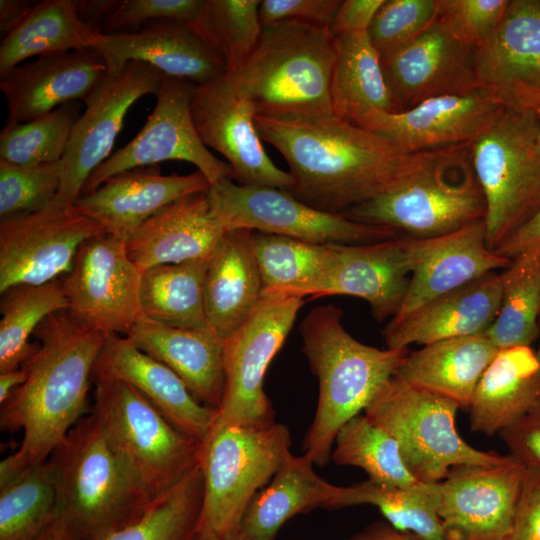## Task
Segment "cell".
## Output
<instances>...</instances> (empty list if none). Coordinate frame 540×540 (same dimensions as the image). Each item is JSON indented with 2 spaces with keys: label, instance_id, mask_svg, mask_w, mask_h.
<instances>
[{
  "label": "cell",
  "instance_id": "1",
  "mask_svg": "<svg viewBox=\"0 0 540 540\" xmlns=\"http://www.w3.org/2000/svg\"><path fill=\"white\" fill-rule=\"evenodd\" d=\"M262 140L286 160L285 190L323 212L343 214L390 189L411 155L384 136L334 114L256 115Z\"/></svg>",
  "mask_w": 540,
  "mask_h": 540
},
{
  "label": "cell",
  "instance_id": "2",
  "mask_svg": "<svg viewBox=\"0 0 540 540\" xmlns=\"http://www.w3.org/2000/svg\"><path fill=\"white\" fill-rule=\"evenodd\" d=\"M106 335L69 309L49 315L36 328L38 346L21 366L27 378L0 408L1 430L23 431L19 448L0 463V483L45 462L91 413L92 372Z\"/></svg>",
  "mask_w": 540,
  "mask_h": 540
},
{
  "label": "cell",
  "instance_id": "3",
  "mask_svg": "<svg viewBox=\"0 0 540 540\" xmlns=\"http://www.w3.org/2000/svg\"><path fill=\"white\" fill-rule=\"evenodd\" d=\"M57 517L77 540H102L140 518L156 498L91 411L47 459Z\"/></svg>",
  "mask_w": 540,
  "mask_h": 540
},
{
  "label": "cell",
  "instance_id": "4",
  "mask_svg": "<svg viewBox=\"0 0 540 540\" xmlns=\"http://www.w3.org/2000/svg\"><path fill=\"white\" fill-rule=\"evenodd\" d=\"M342 315L335 305L317 306L299 327L302 352L319 382L316 412L303 444L318 466L329 462L339 429L366 409L409 353L408 348L380 349L358 341L345 329Z\"/></svg>",
  "mask_w": 540,
  "mask_h": 540
},
{
  "label": "cell",
  "instance_id": "5",
  "mask_svg": "<svg viewBox=\"0 0 540 540\" xmlns=\"http://www.w3.org/2000/svg\"><path fill=\"white\" fill-rule=\"evenodd\" d=\"M485 211L469 143L412 153L395 185L343 215L405 236L430 238L484 220Z\"/></svg>",
  "mask_w": 540,
  "mask_h": 540
},
{
  "label": "cell",
  "instance_id": "6",
  "mask_svg": "<svg viewBox=\"0 0 540 540\" xmlns=\"http://www.w3.org/2000/svg\"><path fill=\"white\" fill-rule=\"evenodd\" d=\"M335 37L328 26L286 20L263 27L245 63L226 74L256 115L333 114Z\"/></svg>",
  "mask_w": 540,
  "mask_h": 540
},
{
  "label": "cell",
  "instance_id": "7",
  "mask_svg": "<svg viewBox=\"0 0 540 540\" xmlns=\"http://www.w3.org/2000/svg\"><path fill=\"white\" fill-rule=\"evenodd\" d=\"M286 425L244 426L216 419L201 442L199 465L204 493L198 531L239 528L253 497L292 454Z\"/></svg>",
  "mask_w": 540,
  "mask_h": 540
},
{
  "label": "cell",
  "instance_id": "8",
  "mask_svg": "<svg viewBox=\"0 0 540 540\" xmlns=\"http://www.w3.org/2000/svg\"><path fill=\"white\" fill-rule=\"evenodd\" d=\"M539 117L509 105L471 143L473 169L482 189L486 243L495 251L540 208Z\"/></svg>",
  "mask_w": 540,
  "mask_h": 540
},
{
  "label": "cell",
  "instance_id": "9",
  "mask_svg": "<svg viewBox=\"0 0 540 540\" xmlns=\"http://www.w3.org/2000/svg\"><path fill=\"white\" fill-rule=\"evenodd\" d=\"M459 409L453 400L393 375L364 414L397 441L407 468L419 482L435 484L455 466L497 465L509 458L469 445L456 428Z\"/></svg>",
  "mask_w": 540,
  "mask_h": 540
},
{
  "label": "cell",
  "instance_id": "10",
  "mask_svg": "<svg viewBox=\"0 0 540 540\" xmlns=\"http://www.w3.org/2000/svg\"><path fill=\"white\" fill-rule=\"evenodd\" d=\"M92 412L115 449L157 497L199 464L201 442L177 430L137 389L97 380Z\"/></svg>",
  "mask_w": 540,
  "mask_h": 540
},
{
  "label": "cell",
  "instance_id": "11",
  "mask_svg": "<svg viewBox=\"0 0 540 540\" xmlns=\"http://www.w3.org/2000/svg\"><path fill=\"white\" fill-rule=\"evenodd\" d=\"M303 304L300 296L265 291L246 321L223 340L225 385L218 421L244 426L275 422L264 376Z\"/></svg>",
  "mask_w": 540,
  "mask_h": 540
},
{
  "label": "cell",
  "instance_id": "12",
  "mask_svg": "<svg viewBox=\"0 0 540 540\" xmlns=\"http://www.w3.org/2000/svg\"><path fill=\"white\" fill-rule=\"evenodd\" d=\"M212 211L225 231L247 229L316 244H365L401 235L315 209L280 188L248 186L225 179L208 192Z\"/></svg>",
  "mask_w": 540,
  "mask_h": 540
},
{
  "label": "cell",
  "instance_id": "13",
  "mask_svg": "<svg viewBox=\"0 0 540 540\" xmlns=\"http://www.w3.org/2000/svg\"><path fill=\"white\" fill-rule=\"evenodd\" d=\"M195 87L189 80L166 76L142 129L89 176L81 195L91 193L116 174L167 160L193 164L210 185L233 180L229 164L213 156L196 131L191 113Z\"/></svg>",
  "mask_w": 540,
  "mask_h": 540
},
{
  "label": "cell",
  "instance_id": "14",
  "mask_svg": "<svg viewBox=\"0 0 540 540\" xmlns=\"http://www.w3.org/2000/svg\"><path fill=\"white\" fill-rule=\"evenodd\" d=\"M106 233L74 204L55 197L45 209L0 221V293L66 275L79 247Z\"/></svg>",
  "mask_w": 540,
  "mask_h": 540
},
{
  "label": "cell",
  "instance_id": "15",
  "mask_svg": "<svg viewBox=\"0 0 540 540\" xmlns=\"http://www.w3.org/2000/svg\"><path fill=\"white\" fill-rule=\"evenodd\" d=\"M141 278L126 242L103 233L82 243L61 280L76 318L105 334L126 336L143 317Z\"/></svg>",
  "mask_w": 540,
  "mask_h": 540
},
{
  "label": "cell",
  "instance_id": "16",
  "mask_svg": "<svg viewBox=\"0 0 540 540\" xmlns=\"http://www.w3.org/2000/svg\"><path fill=\"white\" fill-rule=\"evenodd\" d=\"M166 75L157 68L130 61L108 73L85 100L61 160V185L56 197L75 202L89 176L110 155L130 107L141 97L156 95Z\"/></svg>",
  "mask_w": 540,
  "mask_h": 540
},
{
  "label": "cell",
  "instance_id": "17",
  "mask_svg": "<svg viewBox=\"0 0 540 540\" xmlns=\"http://www.w3.org/2000/svg\"><path fill=\"white\" fill-rule=\"evenodd\" d=\"M526 467L509 455L497 465H459L438 483L445 540H508Z\"/></svg>",
  "mask_w": 540,
  "mask_h": 540
},
{
  "label": "cell",
  "instance_id": "18",
  "mask_svg": "<svg viewBox=\"0 0 540 540\" xmlns=\"http://www.w3.org/2000/svg\"><path fill=\"white\" fill-rule=\"evenodd\" d=\"M507 106L496 92L477 86L423 100L395 113L376 112L360 126L376 132L406 153L469 144Z\"/></svg>",
  "mask_w": 540,
  "mask_h": 540
},
{
  "label": "cell",
  "instance_id": "19",
  "mask_svg": "<svg viewBox=\"0 0 540 540\" xmlns=\"http://www.w3.org/2000/svg\"><path fill=\"white\" fill-rule=\"evenodd\" d=\"M191 113L202 142L227 159L238 184L290 187V174L278 168L263 148L254 107L234 91L225 75L196 85Z\"/></svg>",
  "mask_w": 540,
  "mask_h": 540
},
{
  "label": "cell",
  "instance_id": "20",
  "mask_svg": "<svg viewBox=\"0 0 540 540\" xmlns=\"http://www.w3.org/2000/svg\"><path fill=\"white\" fill-rule=\"evenodd\" d=\"M404 237L410 280L403 302L391 319H400L429 300L458 289L512 260L488 248L484 221L430 237Z\"/></svg>",
  "mask_w": 540,
  "mask_h": 540
},
{
  "label": "cell",
  "instance_id": "21",
  "mask_svg": "<svg viewBox=\"0 0 540 540\" xmlns=\"http://www.w3.org/2000/svg\"><path fill=\"white\" fill-rule=\"evenodd\" d=\"M475 49L455 39L438 16L413 41L380 56L385 80L400 111L431 97L479 86Z\"/></svg>",
  "mask_w": 540,
  "mask_h": 540
},
{
  "label": "cell",
  "instance_id": "22",
  "mask_svg": "<svg viewBox=\"0 0 540 540\" xmlns=\"http://www.w3.org/2000/svg\"><path fill=\"white\" fill-rule=\"evenodd\" d=\"M97 380H119L133 386L177 430L200 442L218 416V410L198 401L169 367L124 335H106L92 372V383Z\"/></svg>",
  "mask_w": 540,
  "mask_h": 540
},
{
  "label": "cell",
  "instance_id": "23",
  "mask_svg": "<svg viewBox=\"0 0 540 540\" xmlns=\"http://www.w3.org/2000/svg\"><path fill=\"white\" fill-rule=\"evenodd\" d=\"M108 74L95 49L37 57L0 76L7 123H25L73 101H83Z\"/></svg>",
  "mask_w": 540,
  "mask_h": 540
},
{
  "label": "cell",
  "instance_id": "24",
  "mask_svg": "<svg viewBox=\"0 0 540 540\" xmlns=\"http://www.w3.org/2000/svg\"><path fill=\"white\" fill-rule=\"evenodd\" d=\"M410 268L404 237L365 244H334L325 276L307 296L348 295L365 300L377 321L392 318L408 289Z\"/></svg>",
  "mask_w": 540,
  "mask_h": 540
},
{
  "label": "cell",
  "instance_id": "25",
  "mask_svg": "<svg viewBox=\"0 0 540 540\" xmlns=\"http://www.w3.org/2000/svg\"><path fill=\"white\" fill-rule=\"evenodd\" d=\"M208 179L196 171L188 175H162L158 165L116 174L74 202L107 234L127 242L150 217L184 196L208 192Z\"/></svg>",
  "mask_w": 540,
  "mask_h": 540
},
{
  "label": "cell",
  "instance_id": "26",
  "mask_svg": "<svg viewBox=\"0 0 540 540\" xmlns=\"http://www.w3.org/2000/svg\"><path fill=\"white\" fill-rule=\"evenodd\" d=\"M95 50L103 57L108 73L130 61L147 63L168 77L196 85L227 73L225 60L214 46L187 26L172 21H151L133 33L104 34Z\"/></svg>",
  "mask_w": 540,
  "mask_h": 540
},
{
  "label": "cell",
  "instance_id": "27",
  "mask_svg": "<svg viewBox=\"0 0 540 540\" xmlns=\"http://www.w3.org/2000/svg\"><path fill=\"white\" fill-rule=\"evenodd\" d=\"M479 86L509 105L540 91V0H509L495 32L475 49Z\"/></svg>",
  "mask_w": 540,
  "mask_h": 540
},
{
  "label": "cell",
  "instance_id": "28",
  "mask_svg": "<svg viewBox=\"0 0 540 540\" xmlns=\"http://www.w3.org/2000/svg\"><path fill=\"white\" fill-rule=\"evenodd\" d=\"M501 296L500 274L489 273L429 300L400 319H390L384 331L386 346L403 349L484 334L497 316Z\"/></svg>",
  "mask_w": 540,
  "mask_h": 540
},
{
  "label": "cell",
  "instance_id": "29",
  "mask_svg": "<svg viewBox=\"0 0 540 540\" xmlns=\"http://www.w3.org/2000/svg\"><path fill=\"white\" fill-rule=\"evenodd\" d=\"M208 192L171 202L127 240L128 255L141 271L211 256L226 231L212 211Z\"/></svg>",
  "mask_w": 540,
  "mask_h": 540
},
{
  "label": "cell",
  "instance_id": "30",
  "mask_svg": "<svg viewBox=\"0 0 540 540\" xmlns=\"http://www.w3.org/2000/svg\"><path fill=\"white\" fill-rule=\"evenodd\" d=\"M126 336L177 374L198 401L219 408L225 385L223 339L211 328L171 327L143 316Z\"/></svg>",
  "mask_w": 540,
  "mask_h": 540
},
{
  "label": "cell",
  "instance_id": "31",
  "mask_svg": "<svg viewBox=\"0 0 540 540\" xmlns=\"http://www.w3.org/2000/svg\"><path fill=\"white\" fill-rule=\"evenodd\" d=\"M251 234L247 229L226 231L208 261L204 308L210 328L223 340L246 321L263 296Z\"/></svg>",
  "mask_w": 540,
  "mask_h": 540
},
{
  "label": "cell",
  "instance_id": "32",
  "mask_svg": "<svg viewBox=\"0 0 540 540\" xmlns=\"http://www.w3.org/2000/svg\"><path fill=\"white\" fill-rule=\"evenodd\" d=\"M540 398V361L531 346L498 350L469 405L473 432L494 435L524 416Z\"/></svg>",
  "mask_w": 540,
  "mask_h": 540
},
{
  "label": "cell",
  "instance_id": "33",
  "mask_svg": "<svg viewBox=\"0 0 540 540\" xmlns=\"http://www.w3.org/2000/svg\"><path fill=\"white\" fill-rule=\"evenodd\" d=\"M497 352L486 333L444 339L409 351L394 376L467 409Z\"/></svg>",
  "mask_w": 540,
  "mask_h": 540
},
{
  "label": "cell",
  "instance_id": "34",
  "mask_svg": "<svg viewBox=\"0 0 540 540\" xmlns=\"http://www.w3.org/2000/svg\"><path fill=\"white\" fill-rule=\"evenodd\" d=\"M335 37V62L330 80L332 113L361 125L376 112L400 109L387 85L378 51L367 32Z\"/></svg>",
  "mask_w": 540,
  "mask_h": 540
},
{
  "label": "cell",
  "instance_id": "35",
  "mask_svg": "<svg viewBox=\"0 0 540 540\" xmlns=\"http://www.w3.org/2000/svg\"><path fill=\"white\" fill-rule=\"evenodd\" d=\"M310 456L291 454L271 481L251 500L239 529L248 540H275L293 516L324 507L332 498V485L314 471Z\"/></svg>",
  "mask_w": 540,
  "mask_h": 540
},
{
  "label": "cell",
  "instance_id": "36",
  "mask_svg": "<svg viewBox=\"0 0 540 540\" xmlns=\"http://www.w3.org/2000/svg\"><path fill=\"white\" fill-rule=\"evenodd\" d=\"M104 34L80 20L73 0L34 4L25 21L4 36L0 45V76L32 57L95 49Z\"/></svg>",
  "mask_w": 540,
  "mask_h": 540
},
{
  "label": "cell",
  "instance_id": "37",
  "mask_svg": "<svg viewBox=\"0 0 540 540\" xmlns=\"http://www.w3.org/2000/svg\"><path fill=\"white\" fill-rule=\"evenodd\" d=\"M209 258L156 265L142 271L143 316L171 327L210 328L204 308V279Z\"/></svg>",
  "mask_w": 540,
  "mask_h": 540
},
{
  "label": "cell",
  "instance_id": "38",
  "mask_svg": "<svg viewBox=\"0 0 540 540\" xmlns=\"http://www.w3.org/2000/svg\"><path fill=\"white\" fill-rule=\"evenodd\" d=\"M438 504V483L406 489L368 479L351 486H336L325 508L372 505L398 530L424 540H445Z\"/></svg>",
  "mask_w": 540,
  "mask_h": 540
},
{
  "label": "cell",
  "instance_id": "39",
  "mask_svg": "<svg viewBox=\"0 0 540 540\" xmlns=\"http://www.w3.org/2000/svg\"><path fill=\"white\" fill-rule=\"evenodd\" d=\"M251 243L264 292L304 298L325 276L334 257V244L310 243L272 233L252 231Z\"/></svg>",
  "mask_w": 540,
  "mask_h": 540
},
{
  "label": "cell",
  "instance_id": "40",
  "mask_svg": "<svg viewBox=\"0 0 540 540\" xmlns=\"http://www.w3.org/2000/svg\"><path fill=\"white\" fill-rule=\"evenodd\" d=\"M69 304L61 278L42 285H16L1 293L0 373L21 368L36 350L30 342L39 324Z\"/></svg>",
  "mask_w": 540,
  "mask_h": 540
},
{
  "label": "cell",
  "instance_id": "41",
  "mask_svg": "<svg viewBox=\"0 0 540 540\" xmlns=\"http://www.w3.org/2000/svg\"><path fill=\"white\" fill-rule=\"evenodd\" d=\"M501 304L486 335L498 350L539 338L540 256H520L500 273Z\"/></svg>",
  "mask_w": 540,
  "mask_h": 540
},
{
  "label": "cell",
  "instance_id": "42",
  "mask_svg": "<svg viewBox=\"0 0 540 540\" xmlns=\"http://www.w3.org/2000/svg\"><path fill=\"white\" fill-rule=\"evenodd\" d=\"M334 444L332 460L361 468L371 481L406 489L424 485L407 468L397 441L365 414L347 421Z\"/></svg>",
  "mask_w": 540,
  "mask_h": 540
},
{
  "label": "cell",
  "instance_id": "43",
  "mask_svg": "<svg viewBox=\"0 0 540 540\" xmlns=\"http://www.w3.org/2000/svg\"><path fill=\"white\" fill-rule=\"evenodd\" d=\"M56 517L47 460L0 483V540H39Z\"/></svg>",
  "mask_w": 540,
  "mask_h": 540
},
{
  "label": "cell",
  "instance_id": "44",
  "mask_svg": "<svg viewBox=\"0 0 540 540\" xmlns=\"http://www.w3.org/2000/svg\"><path fill=\"white\" fill-rule=\"evenodd\" d=\"M204 493L198 464L179 483L157 496L143 515L102 540H193Z\"/></svg>",
  "mask_w": 540,
  "mask_h": 540
},
{
  "label": "cell",
  "instance_id": "45",
  "mask_svg": "<svg viewBox=\"0 0 540 540\" xmlns=\"http://www.w3.org/2000/svg\"><path fill=\"white\" fill-rule=\"evenodd\" d=\"M80 112V102L73 101L28 122L7 123L0 133V160L20 166L62 160Z\"/></svg>",
  "mask_w": 540,
  "mask_h": 540
},
{
  "label": "cell",
  "instance_id": "46",
  "mask_svg": "<svg viewBox=\"0 0 540 540\" xmlns=\"http://www.w3.org/2000/svg\"><path fill=\"white\" fill-rule=\"evenodd\" d=\"M259 0H206L199 36L223 56L230 74L256 48L263 31Z\"/></svg>",
  "mask_w": 540,
  "mask_h": 540
},
{
  "label": "cell",
  "instance_id": "47",
  "mask_svg": "<svg viewBox=\"0 0 540 540\" xmlns=\"http://www.w3.org/2000/svg\"><path fill=\"white\" fill-rule=\"evenodd\" d=\"M61 160L20 166L0 160L1 220L36 213L57 196L61 185Z\"/></svg>",
  "mask_w": 540,
  "mask_h": 540
},
{
  "label": "cell",
  "instance_id": "48",
  "mask_svg": "<svg viewBox=\"0 0 540 540\" xmlns=\"http://www.w3.org/2000/svg\"><path fill=\"white\" fill-rule=\"evenodd\" d=\"M438 16L437 0H384L367 34L383 56L413 41Z\"/></svg>",
  "mask_w": 540,
  "mask_h": 540
},
{
  "label": "cell",
  "instance_id": "49",
  "mask_svg": "<svg viewBox=\"0 0 540 540\" xmlns=\"http://www.w3.org/2000/svg\"><path fill=\"white\" fill-rule=\"evenodd\" d=\"M206 0H122L100 26L102 34L133 33L151 21L183 24L199 35Z\"/></svg>",
  "mask_w": 540,
  "mask_h": 540
},
{
  "label": "cell",
  "instance_id": "50",
  "mask_svg": "<svg viewBox=\"0 0 540 540\" xmlns=\"http://www.w3.org/2000/svg\"><path fill=\"white\" fill-rule=\"evenodd\" d=\"M509 0H437L440 18L455 39L477 48L500 24Z\"/></svg>",
  "mask_w": 540,
  "mask_h": 540
},
{
  "label": "cell",
  "instance_id": "51",
  "mask_svg": "<svg viewBox=\"0 0 540 540\" xmlns=\"http://www.w3.org/2000/svg\"><path fill=\"white\" fill-rule=\"evenodd\" d=\"M340 0H262L259 18L263 27L286 20L330 26Z\"/></svg>",
  "mask_w": 540,
  "mask_h": 540
},
{
  "label": "cell",
  "instance_id": "52",
  "mask_svg": "<svg viewBox=\"0 0 540 540\" xmlns=\"http://www.w3.org/2000/svg\"><path fill=\"white\" fill-rule=\"evenodd\" d=\"M499 435L509 455L526 468L540 469V398L524 416Z\"/></svg>",
  "mask_w": 540,
  "mask_h": 540
},
{
  "label": "cell",
  "instance_id": "53",
  "mask_svg": "<svg viewBox=\"0 0 540 540\" xmlns=\"http://www.w3.org/2000/svg\"><path fill=\"white\" fill-rule=\"evenodd\" d=\"M508 540H540V469L526 468Z\"/></svg>",
  "mask_w": 540,
  "mask_h": 540
},
{
  "label": "cell",
  "instance_id": "54",
  "mask_svg": "<svg viewBox=\"0 0 540 540\" xmlns=\"http://www.w3.org/2000/svg\"><path fill=\"white\" fill-rule=\"evenodd\" d=\"M384 0L341 1L329 26L334 36L367 32Z\"/></svg>",
  "mask_w": 540,
  "mask_h": 540
},
{
  "label": "cell",
  "instance_id": "55",
  "mask_svg": "<svg viewBox=\"0 0 540 540\" xmlns=\"http://www.w3.org/2000/svg\"><path fill=\"white\" fill-rule=\"evenodd\" d=\"M495 253L513 260L520 256H540V208Z\"/></svg>",
  "mask_w": 540,
  "mask_h": 540
},
{
  "label": "cell",
  "instance_id": "56",
  "mask_svg": "<svg viewBox=\"0 0 540 540\" xmlns=\"http://www.w3.org/2000/svg\"><path fill=\"white\" fill-rule=\"evenodd\" d=\"M80 20L96 27L100 26L118 7L119 0H73Z\"/></svg>",
  "mask_w": 540,
  "mask_h": 540
},
{
  "label": "cell",
  "instance_id": "57",
  "mask_svg": "<svg viewBox=\"0 0 540 540\" xmlns=\"http://www.w3.org/2000/svg\"><path fill=\"white\" fill-rule=\"evenodd\" d=\"M34 4L26 0L0 1V32L8 35L18 28L30 14Z\"/></svg>",
  "mask_w": 540,
  "mask_h": 540
},
{
  "label": "cell",
  "instance_id": "58",
  "mask_svg": "<svg viewBox=\"0 0 540 540\" xmlns=\"http://www.w3.org/2000/svg\"><path fill=\"white\" fill-rule=\"evenodd\" d=\"M348 540H424L417 535L396 529L387 521H375Z\"/></svg>",
  "mask_w": 540,
  "mask_h": 540
},
{
  "label": "cell",
  "instance_id": "59",
  "mask_svg": "<svg viewBox=\"0 0 540 540\" xmlns=\"http://www.w3.org/2000/svg\"><path fill=\"white\" fill-rule=\"evenodd\" d=\"M27 378L23 368L0 373V405L5 403L11 393L22 385Z\"/></svg>",
  "mask_w": 540,
  "mask_h": 540
},
{
  "label": "cell",
  "instance_id": "60",
  "mask_svg": "<svg viewBox=\"0 0 540 540\" xmlns=\"http://www.w3.org/2000/svg\"><path fill=\"white\" fill-rule=\"evenodd\" d=\"M39 540H77L64 523L56 517Z\"/></svg>",
  "mask_w": 540,
  "mask_h": 540
},
{
  "label": "cell",
  "instance_id": "61",
  "mask_svg": "<svg viewBox=\"0 0 540 540\" xmlns=\"http://www.w3.org/2000/svg\"><path fill=\"white\" fill-rule=\"evenodd\" d=\"M193 540H248L245 535L236 529L225 533H208L197 531Z\"/></svg>",
  "mask_w": 540,
  "mask_h": 540
},
{
  "label": "cell",
  "instance_id": "62",
  "mask_svg": "<svg viewBox=\"0 0 540 540\" xmlns=\"http://www.w3.org/2000/svg\"><path fill=\"white\" fill-rule=\"evenodd\" d=\"M515 106L530 109L540 118V91L525 96Z\"/></svg>",
  "mask_w": 540,
  "mask_h": 540
},
{
  "label": "cell",
  "instance_id": "63",
  "mask_svg": "<svg viewBox=\"0 0 540 540\" xmlns=\"http://www.w3.org/2000/svg\"><path fill=\"white\" fill-rule=\"evenodd\" d=\"M537 148L540 153V121H539V127H538V132H537Z\"/></svg>",
  "mask_w": 540,
  "mask_h": 540
},
{
  "label": "cell",
  "instance_id": "64",
  "mask_svg": "<svg viewBox=\"0 0 540 540\" xmlns=\"http://www.w3.org/2000/svg\"><path fill=\"white\" fill-rule=\"evenodd\" d=\"M538 339H539V345H538V348L536 349V352L540 361V319H539V338Z\"/></svg>",
  "mask_w": 540,
  "mask_h": 540
}]
</instances>
